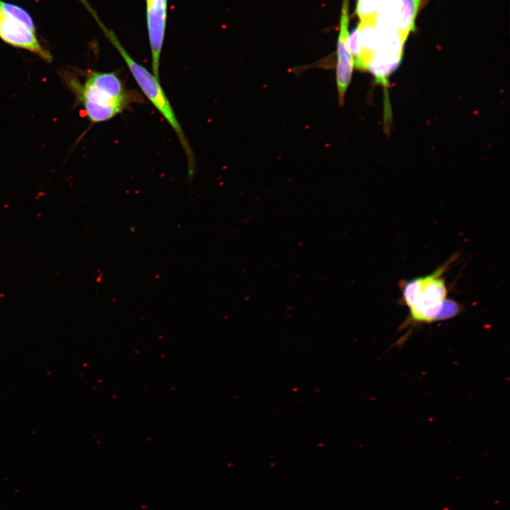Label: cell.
Returning a JSON list of instances; mask_svg holds the SVG:
<instances>
[{
	"instance_id": "8992f818",
	"label": "cell",
	"mask_w": 510,
	"mask_h": 510,
	"mask_svg": "<svg viewBox=\"0 0 510 510\" xmlns=\"http://www.w3.org/2000/svg\"><path fill=\"white\" fill-rule=\"evenodd\" d=\"M167 0H146V17L154 76L159 79L160 57L164 44Z\"/></svg>"
},
{
	"instance_id": "7c38bea8",
	"label": "cell",
	"mask_w": 510,
	"mask_h": 510,
	"mask_svg": "<svg viewBox=\"0 0 510 510\" xmlns=\"http://www.w3.org/2000/svg\"><path fill=\"white\" fill-rule=\"evenodd\" d=\"M79 1L85 6V8L88 10V11L93 16V17L94 18V19L96 20V21L98 24V26L100 27L102 26L103 25V23L101 21L96 12L93 9V8L89 4L87 0H79Z\"/></svg>"
},
{
	"instance_id": "3957f363",
	"label": "cell",
	"mask_w": 510,
	"mask_h": 510,
	"mask_svg": "<svg viewBox=\"0 0 510 510\" xmlns=\"http://www.w3.org/2000/svg\"><path fill=\"white\" fill-rule=\"evenodd\" d=\"M108 40L120 54L133 78L143 94L169 124L177 135L188 162V178L191 181L196 171V160L193 150L184 134L169 100L162 89L159 79L150 73L144 67L138 64L127 52L118 38L111 30L106 26L102 29Z\"/></svg>"
},
{
	"instance_id": "9c48e42d",
	"label": "cell",
	"mask_w": 510,
	"mask_h": 510,
	"mask_svg": "<svg viewBox=\"0 0 510 510\" xmlns=\"http://www.w3.org/2000/svg\"><path fill=\"white\" fill-rule=\"evenodd\" d=\"M388 0H357L356 12L361 21H375Z\"/></svg>"
},
{
	"instance_id": "277c9868",
	"label": "cell",
	"mask_w": 510,
	"mask_h": 510,
	"mask_svg": "<svg viewBox=\"0 0 510 510\" xmlns=\"http://www.w3.org/2000/svg\"><path fill=\"white\" fill-rule=\"evenodd\" d=\"M406 40L399 31L379 33V42L368 71L384 87L388 85L390 74L401 62Z\"/></svg>"
},
{
	"instance_id": "52a82bcc",
	"label": "cell",
	"mask_w": 510,
	"mask_h": 510,
	"mask_svg": "<svg viewBox=\"0 0 510 510\" xmlns=\"http://www.w3.org/2000/svg\"><path fill=\"white\" fill-rule=\"evenodd\" d=\"M348 0H343L340 28L336 45V80L339 103L344 102L345 94L350 84L353 68V60L347 46L348 37Z\"/></svg>"
},
{
	"instance_id": "7a4b0ae2",
	"label": "cell",
	"mask_w": 510,
	"mask_h": 510,
	"mask_svg": "<svg viewBox=\"0 0 510 510\" xmlns=\"http://www.w3.org/2000/svg\"><path fill=\"white\" fill-rule=\"evenodd\" d=\"M454 260L455 256L431 274L403 282L402 301L409 313L402 324V329L410 325L449 319L459 314L461 306L447 298L448 288L443 276Z\"/></svg>"
},
{
	"instance_id": "30bf717a",
	"label": "cell",
	"mask_w": 510,
	"mask_h": 510,
	"mask_svg": "<svg viewBox=\"0 0 510 510\" xmlns=\"http://www.w3.org/2000/svg\"><path fill=\"white\" fill-rule=\"evenodd\" d=\"M0 8L35 33V26L30 13L22 7L0 0Z\"/></svg>"
},
{
	"instance_id": "8fae6325",
	"label": "cell",
	"mask_w": 510,
	"mask_h": 510,
	"mask_svg": "<svg viewBox=\"0 0 510 510\" xmlns=\"http://www.w3.org/2000/svg\"><path fill=\"white\" fill-rule=\"evenodd\" d=\"M347 46L353 57V61H355L359 57L361 52L359 29L358 26L355 27L348 34Z\"/></svg>"
},
{
	"instance_id": "5b68a950",
	"label": "cell",
	"mask_w": 510,
	"mask_h": 510,
	"mask_svg": "<svg viewBox=\"0 0 510 510\" xmlns=\"http://www.w3.org/2000/svg\"><path fill=\"white\" fill-rule=\"evenodd\" d=\"M0 38L13 47L36 54L47 62H51V53L39 42L36 33L31 31L0 8Z\"/></svg>"
},
{
	"instance_id": "6da1fadb",
	"label": "cell",
	"mask_w": 510,
	"mask_h": 510,
	"mask_svg": "<svg viewBox=\"0 0 510 510\" xmlns=\"http://www.w3.org/2000/svg\"><path fill=\"white\" fill-rule=\"evenodd\" d=\"M79 81L74 73L66 74L65 81L76 101L84 107L93 123L109 120L141 101V96L128 90L115 72L89 71Z\"/></svg>"
},
{
	"instance_id": "ba28073f",
	"label": "cell",
	"mask_w": 510,
	"mask_h": 510,
	"mask_svg": "<svg viewBox=\"0 0 510 510\" xmlns=\"http://www.w3.org/2000/svg\"><path fill=\"white\" fill-rule=\"evenodd\" d=\"M421 0H400L398 31L406 38L415 28V20Z\"/></svg>"
}]
</instances>
